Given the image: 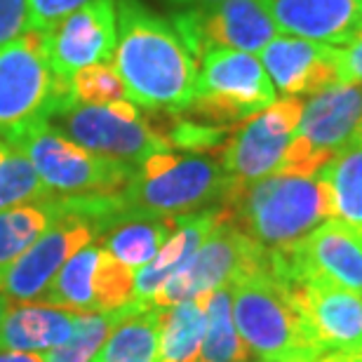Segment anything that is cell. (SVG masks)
I'll list each match as a JSON object with an SVG mask.
<instances>
[{"label": "cell", "instance_id": "603a6c76", "mask_svg": "<svg viewBox=\"0 0 362 362\" xmlns=\"http://www.w3.org/2000/svg\"><path fill=\"white\" fill-rule=\"evenodd\" d=\"M69 198H47L31 205L0 209V273L14 264L52 223L64 216Z\"/></svg>", "mask_w": 362, "mask_h": 362}, {"label": "cell", "instance_id": "7402d4cb", "mask_svg": "<svg viewBox=\"0 0 362 362\" xmlns=\"http://www.w3.org/2000/svg\"><path fill=\"white\" fill-rule=\"evenodd\" d=\"M160 310H132L111 329L90 362H160Z\"/></svg>", "mask_w": 362, "mask_h": 362}, {"label": "cell", "instance_id": "d4e9b609", "mask_svg": "<svg viewBox=\"0 0 362 362\" xmlns=\"http://www.w3.org/2000/svg\"><path fill=\"white\" fill-rule=\"evenodd\" d=\"M202 306H205V334H202L198 362L255 360L235 329L230 287H219L209 294H202Z\"/></svg>", "mask_w": 362, "mask_h": 362}, {"label": "cell", "instance_id": "8992f818", "mask_svg": "<svg viewBox=\"0 0 362 362\" xmlns=\"http://www.w3.org/2000/svg\"><path fill=\"white\" fill-rule=\"evenodd\" d=\"M69 106V78L54 74L42 28L0 47V139L14 141Z\"/></svg>", "mask_w": 362, "mask_h": 362}, {"label": "cell", "instance_id": "f546056e", "mask_svg": "<svg viewBox=\"0 0 362 362\" xmlns=\"http://www.w3.org/2000/svg\"><path fill=\"white\" fill-rule=\"evenodd\" d=\"M101 247V245H99ZM134 275L136 271L120 264L106 250H99L97 269L92 275L94 310L97 313H113L132 306L134 301Z\"/></svg>", "mask_w": 362, "mask_h": 362}, {"label": "cell", "instance_id": "277c9868", "mask_svg": "<svg viewBox=\"0 0 362 362\" xmlns=\"http://www.w3.org/2000/svg\"><path fill=\"white\" fill-rule=\"evenodd\" d=\"M233 320L255 362H315L322 349L287 285L271 271L230 282Z\"/></svg>", "mask_w": 362, "mask_h": 362}, {"label": "cell", "instance_id": "836d02e7", "mask_svg": "<svg viewBox=\"0 0 362 362\" xmlns=\"http://www.w3.org/2000/svg\"><path fill=\"white\" fill-rule=\"evenodd\" d=\"M334 66L341 85H360L362 83V33L351 45L334 47Z\"/></svg>", "mask_w": 362, "mask_h": 362}, {"label": "cell", "instance_id": "9a60e30c", "mask_svg": "<svg viewBox=\"0 0 362 362\" xmlns=\"http://www.w3.org/2000/svg\"><path fill=\"white\" fill-rule=\"evenodd\" d=\"M287 287L322 353H362L360 294L334 285H322V282H306V285Z\"/></svg>", "mask_w": 362, "mask_h": 362}, {"label": "cell", "instance_id": "7c38bea8", "mask_svg": "<svg viewBox=\"0 0 362 362\" xmlns=\"http://www.w3.org/2000/svg\"><path fill=\"white\" fill-rule=\"evenodd\" d=\"M172 26L191 49L195 64L216 47L262 52L278 35L264 0H219L209 5L184 7L172 14Z\"/></svg>", "mask_w": 362, "mask_h": 362}, {"label": "cell", "instance_id": "6da1fadb", "mask_svg": "<svg viewBox=\"0 0 362 362\" xmlns=\"http://www.w3.org/2000/svg\"><path fill=\"white\" fill-rule=\"evenodd\" d=\"M118 38L113 66L127 99L156 113H181L191 106L198 64L170 19L141 0H115Z\"/></svg>", "mask_w": 362, "mask_h": 362}, {"label": "cell", "instance_id": "4fadbf2b", "mask_svg": "<svg viewBox=\"0 0 362 362\" xmlns=\"http://www.w3.org/2000/svg\"><path fill=\"white\" fill-rule=\"evenodd\" d=\"M301 111L303 97H282L240 122L219 151L228 184H250L280 172Z\"/></svg>", "mask_w": 362, "mask_h": 362}, {"label": "cell", "instance_id": "ab89813d", "mask_svg": "<svg viewBox=\"0 0 362 362\" xmlns=\"http://www.w3.org/2000/svg\"><path fill=\"white\" fill-rule=\"evenodd\" d=\"M245 362H255V360H245Z\"/></svg>", "mask_w": 362, "mask_h": 362}, {"label": "cell", "instance_id": "4316f807", "mask_svg": "<svg viewBox=\"0 0 362 362\" xmlns=\"http://www.w3.org/2000/svg\"><path fill=\"white\" fill-rule=\"evenodd\" d=\"M99 250V243H90L78 250L54 275V280L49 282L38 301L69 310H81V313H97L94 310L92 275L97 269Z\"/></svg>", "mask_w": 362, "mask_h": 362}, {"label": "cell", "instance_id": "8d00e7d4", "mask_svg": "<svg viewBox=\"0 0 362 362\" xmlns=\"http://www.w3.org/2000/svg\"><path fill=\"white\" fill-rule=\"evenodd\" d=\"M7 310H10V299H7V296L0 294V325H3L5 315H7Z\"/></svg>", "mask_w": 362, "mask_h": 362}, {"label": "cell", "instance_id": "e575fe53", "mask_svg": "<svg viewBox=\"0 0 362 362\" xmlns=\"http://www.w3.org/2000/svg\"><path fill=\"white\" fill-rule=\"evenodd\" d=\"M0 362H45L42 353H14L0 351Z\"/></svg>", "mask_w": 362, "mask_h": 362}, {"label": "cell", "instance_id": "ffe728a7", "mask_svg": "<svg viewBox=\"0 0 362 362\" xmlns=\"http://www.w3.org/2000/svg\"><path fill=\"white\" fill-rule=\"evenodd\" d=\"M78 317H81V310L49 306L42 301H26L17 308L10 306L3 325H0V351H52L69 341L76 332Z\"/></svg>", "mask_w": 362, "mask_h": 362}, {"label": "cell", "instance_id": "52a82bcc", "mask_svg": "<svg viewBox=\"0 0 362 362\" xmlns=\"http://www.w3.org/2000/svg\"><path fill=\"white\" fill-rule=\"evenodd\" d=\"M275 101L262 59L240 49L216 47L198 59L195 97L184 115L207 125L233 127Z\"/></svg>", "mask_w": 362, "mask_h": 362}, {"label": "cell", "instance_id": "f1b7e54d", "mask_svg": "<svg viewBox=\"0 0 362 362\" xmlns=\"http://www.w3.org/2000/svg\"><path fill=\"white\" fill-rule=\"evenodd\" d=\"M132 306L113 310V313H81L76 325V332L69 341L57 346L52 351H45L42 358L45 362H90L99 346L106 341L111 329L125 317Z\"/></svg>", "mask_w": 362, "mask_h": 362}, {"label": "cell", "instance_id": "83f0119b", "mask_svg": "<svg viewBox=\"0 0 362 362\" xmlns=\"http://www.w3.org/2000/svg\"><path fill=\"white\" fill-rule=\"evenodd\" d=\"M54 198L17 144L0 139V209Z\"/></svg>", "mask_w": 362, "mask_h": 362}, {"label": "cell", "instance_id": "1f68e13d", "mask_svg": "<svg viewBox=\"0 0 362 362\" xmlns=\"http://www.w3.org/2000/svg\"><path fill=\"white\" fill-rule=\"evenodd\" d=\"M31 28L26 0H0V47L10 45Z\"/></svg>", "mask_w": 362, "mask_h": 362}, {"label": "cell", "instance_id": "7a4b0ae2", "mask_svg": "<svg viewBox=\"0 0 362 362\" xmlns=\"http://www.w3.org/2000/svg\"><path fill=\"white\" fill-rule=\"evenodd\" d=\"M219 207L269 255L292 252L332 219L329 191L320 175L278 172L250 184H228Z\"/></svg>", "mask_w": 362, "mask_h": 362}, {"label": "cell", "instance_id": "cb8c5ba5", "mask_svg": "<svg viewBox=\"0 0 362 362\" xmlns=\"http://www.w3.org/2000/svg\"><path fill=\"white\" fill-rule=\"evenodd\" d=\"M320 177L329 191L332 219L362 235V141L356 139L339 151L320 170Z\"/></svg>", "mask_w": 362, "mask_h": 362}, {"label": "cell", "instance_id": "d590c367", "mask_svg": "<svg viewBox=\"0 0 362 362\" xmlns=\"http://www.w3.org/2000/svg\"><path fill=\"white\" fill-rule=\"evenodd\" d=\"M170 5L179 7H193V5H209V3H219V0H168Z\"/></svg>", "mask_w": 362, "mask_h": 362}, {"label": "cell", "instance_id": "d6986e66", "mask_svg": "<svg viewBox=\"0 0 362 362\" xmlns=\"http://www.w3.org/2000/svg\"><path fill=\"white\" fill-rule=\"evenodd\" d=\"M216 216H219V207H209L202 209V212L177 216V226L168 238V243L163 245V250L158 252V257L134 275L132 306L136 310L151 308V301L165 287V282L186 269V264L200 250L205 238L212 233Z\"/></svg>", "mask_w": 362, "mask_h": 362}, {"label": "cell", "instance_id": "9c48e42d", "mask_svg": "<svg viewBox=\"0 0 362 362\" xmlns=\"http://www.w3.org/2000/svg\"><path fill=\"white\" fill-rule=\"evenodd\" d=\"M257 271H271V255L250 240L219 207L212 233L205 238L186 269L165 282L151 306L170 308L181 301L198 299Z\"/></svg>", "mask_w": 362, "mask_h": 362}, {"label": "cell", "instance_id": "5bb4252c", "mask_svg": "<svg viewBox=\"0 0 362 362\" xmlns=\"http://www.w3.org/2000/svg\"><path fill=\"white\" fill-rule=\"evenodd\" d=\"M115 38V0H90L45 28L47 59L57 76L71 78L85 66L111 62Z\"/></svg>", "mask_w": 362, "mask_h": 362}, {"label": "cell", "instance_id": "484cf974", "mask_svg": "<svg viewBox=\"0 0 362 362\" xmlns=\"http://www.w3.org/2000/svg\"><path fill=\"white\" fill-rule=\"evenodd\" d=\"M205 334L202 296L160 310V362H198Z\"/></svg>", "mask_w": 362, "mask_h": 362}, {"label": "cell", "instance_id": "8fae6325", "mask_svg": "<svg viewBox=\"0 0 362 362\" xmlns=\"http://www.w3.org/2000/svg\"><path fill=\"white\" fill-rule=\"evenodd\" d=\"M271 275L282 285L322 282L362 296V235L327 219L292 252L271 255Z\"/></svg>", "mask_w": 362, "mask_h": 362}, {"label": "cell", "instance_id": "ba28073f", "mask_svg": "<svg viewBox=\"0 0 362 362\" xmlns=\"http://www.w3.org/2000/svg\"><path fill=\"white\" fill-rule=\"evenodd\" d=\"M12 144L24 151L45 188L59 198L118 195L136 168L115 158L92 153L49 122L26 129Z\"/></svg>", "mask_w": 362, "mask_h": 362}, {"label": "cell", "instance_id": "f35d334b", "mask_svg": "<svg viewBox=\"0 0 362 362\" xmlns=\"http://www.w3.org/2000/svg\"><path fill=\"white\" fill-rule=\"evenodd\" d=\"M351 362H362V353H356V356L351 358Z\"/></svg>", "mask_w": 362, "mask_h": 362}, {"label": "cell", "instance_id": "2e32d148", "mask_svg": "<svg viewBox=\"0 0 362 362\" xmlns=\"http://www.w3.org/2000/svg\"><path fill=\"white\" fill-rule=\"evenodd\" d=\"M259 54L273 88L282 97H310L332 85H341L334 66V47L329 45L296 35H275Z\"/></svg>", "mask_w": 362, "mask_h": 362}, {"label": "cell", "instance_id": "e0dca14e", "mask_svg": "<svg viewBox=\"0 0 362 362\" xmlns=\"http://www.w3.org/2000/svg\"><path fill=\"white\" fill-rule=\"evenodd\" d=\"M273 24L287 35L346 47L362 33V0H264Z\"/></svg>", "mask_w": 362, "mask_h": 362}, {"label": "cell", "instance_id": "30bf717a", "mask_svg": "<svg viewBox=\"0 0 362 362\" xmlns=\"http://www.w3.org/2000/svg\"><path fill=\"white\" fill-rule=\"evenodd\" d=\"M49 125L92 153L129 165H139L158 151L170 148L151 125L148 113L129 99H118L104 106H74L57 113Z\"/></svg>", "mask_w": 362, "mask_h": 362}, {"label": "cell", "instance_id": "5b68a950", "mask_svg": "<svg viewBox=\"0 0 362 362\" xmlns=\"http://www.w3.org/2000/svg\"><path fill=\"white\" fill-rule=\"evenodd\" d=\"M115 219H120L118 195L69 198L64 216L0 273V294L17 303L38 301L62 266L85 245L97 243Z\"/></svg>", "mask_w": 362, "mask_h": 362}, {"label": "cell", "instance_id": "4dcf8cb0", "mask_svg": "<svg viewBox=\"0 0 362 362\" xmlns=\"http://www.w3.org/2000/svg\"><path fill=\"white\" fill-rule=\"evenodd\" d=\"M118 99H127V92L118 71H115V66H111V62L92 64V66L76 71L69 78V104H71L69 108L104 106Z\"/></svg>", "mask_w": 362, "mask_h": 362}, {"label": "cell", "instance_id": "74e56055", "mask_svg": "<svg viewBox=\"0 0 362 362\" xmlns=\"http://www.w3.org/2000/svg\"><path fill=\"white\" fill-rule=\"evenodd\" d=\"M358 141H362V111H360V122H358Z\"/></svg>", "mask_w": 362, "mask_h": 362}, {"label": "cell", "instance_id": "d6a6232c", "mask_svg": "<svg viewBox=\"0 0 362 362\" xmlns=\"http://www.w3.org/2000/svg\"><path fill=\"white\" fill-rule=\"evenodd\" d=\"M28 3V19L33 28H49L59 19L69 17L78 7L88 5L90 0H26Z\"/></svg>", "mask_w": 362, "mask_h": 362}, {"label": "cell", "instance_id": "3957f363", "mask_svg": "<svg viewBox=\"0 0 362 362\" xmlns=\"http://www.w3.org/2000/svg\"><path fill=\"white\" fill-rule=\"evenodd\" d=\"M228 188L219 153L158 151L118 193L120 216H179L216 207Z\"/></svg>", "mask_w": 362, "mask_h": 362}, {"label": "cell", "instance_id": "ac0fdd59", "mask_svg": "<svg viewBox=\"0 0 362 362\" xmlns=\"http://www.w3.org/2000/svg\"><path fill=\"white\" fill-rule=\"evenodd\" d=\"M360 111L362 92L356 85H332L303 99V111L294 134L317 153L334 158L358 139Z\"/></svg>", "mask_w": 362, "mask_h": 362}, {"label": "cell", "instance_id": "44dd1931", "mask_svg": "<svg viewBox=\"0 0 362 362\" xmlns=\"http://www.w3.org/2000/svg\"><path fill=\"white\" fill-rule=\"evenodd\" d=\"M177 226V216H120L99 238L101 250L139 271L151 264Z\"/></svg>", "mask_w": 362, "mask_h": 362}]
</instances>
